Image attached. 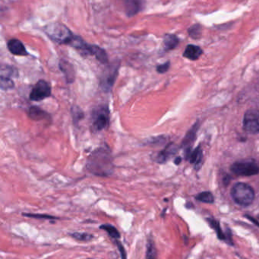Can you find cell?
<instances>
[{
  "label": "cell",
  "mask_w": 259,
  "mask_h": 259,
  "mask_svg": "<svg viewBox=\"0 0 259 259\" xmlns=\"http://www.w3.org/2000/svg\"><path fill=\"white\" fill-rule=\"evenodd\" d=\"M202 53L203 52L202 49L198 46L189 45L184 51L183 56L190 60H197L202 56Z\"/></svg>",
  "instance_id": "cell-15"
},
{
  "label": "cell",
  "mask_w": 259,
  "mask_h": 259,
  "mask_svg": "<svg viewBox=\"0 0 259 259\" xmlns=\"http://www.w3.org/2000/svg\"><path fill=\"white\" fill-rule=\"evenodd\" d=\"M86 168L95 176L109 177L114 170L112 155L108 148L94 150L87 160Z\"/></svg>",
  "instance_id": "cell-1"
},
{
  "label": "cell",
  "mask_w": 259,
  "mask_h": 259,
  "mask_svg": "<svg viewBox=\"0 0 259 259\" xmlns=\"http://www.w3.org/2000/svg\"><path fill=\"white\" fill-rule=\"evenodd\" d=\"M51 95V88L44 80H40L33 87L29 98L32 101H41Z\"/></svg>",
  "instance_id": "cell-8"
},
{
  "label": "cell",
  "mask_w": 259,
  "mask_h": 259,
  "mask_svg": "<svg viewBox=\"0 0 259 259\" xmlns=\"http://www.w3.org/2000/svg\"><path fill=\"white\" fill-rule=\"evenodd\" d=\"M243 128L249 134H259V111L250 109L246 112L243 118Z\"/></svg>",
  "instance_id": "cell-7"
},
{
  "label": "cell",
  "mask_w": 259,
  "mask_h": 259,
  "mask_svg": "<svg viewBox=\"0 0 259 259\" xmlns=\"http://www.w3.org/2000/svg\"><path fill=\"white\" fill-rule=\"evenodd\" d=\"M190 162L196 164V166L199 165V163L202 161V151L200 147H198L195 149L193 152L190 154Z\"/></svg>",
  "instance_id": "cell-23"
},
{
  "label": "cell",
  "mask_w": 259,
  "mask_h": 259,
  "mask_svg": "<svg viewBox=\"0 0 259 259\" xmlns=\"http://www.w3.org/2000/svg\"><path fill=\"white\" fill-rule=\"evenodd\" d=\"M231 170L239 176H252L258 175L259 167L254 161H237L233 164Z\"/></svg>",
  "instance_id": "cell-6"
},
{
  "label": "cell",
  "mask_w": 259,
  "mask_h": 259,
  "mask_svg": "<svg viewBox=\"0 0 259 259\" xmlns=\"http://www.w3.org/2000/svg\"><path fill=\"white\" fill-rule=\"evenodd\" d=\"M59 68L61 71L65 74L66 80L68 83H72L75 80V71L72 65L65 61H61L59 63Z\"/></svg>",
  "instance_id": "cell-16"
},
{
  "label": "cell",
  "mask_w": 259,
  "mask_h": 259,
  "mask_svg": "<svg viewBox=\"0 0 259 259\" xmlns=\"http://www.w3.org/2000/svg\"><path fill=\"white\" fill-rule=\"evenodd\" d=\"M145 259H158V250H157L155 240L152 234H149L147 237Z\"/></svg>",
  "instance_id": "cell-14"
},
{
  "label": "cell",
  "mask_w": 259,
  "mask_h": 259,
  "mask_svg": "<svg viewBox=\"0 0 259 259\" xmlns=\"http://www.w3.org/2000/svg\"><path fill=\"white\" fill-rule=\"evenodd\" d=\"M109 122V109L107 106H100L92 114V127L97 131L108 127Z\"/></svg>",
  "instance_id": "cell-5"
},
{
  "label": "cell",
  "mask_w": 259,
  "mask_h": 259,
  "mask_svg": "<svg viewBox=\"0 0 259 259\" xmlns=\"http://www.w3.org/2000/svg\"><path fill=\"white\" fill-rule=\"evenodd\" d=\"M231 196L236 203L242 206H249L255 199V192L249 184L237 183L231 190Z\"/></svg>",
  "instance_id": "cell-3"
},
{
  "label": "cell",
  "mask_w": 259,
  "mask_h": 259,
  "mask_svg": "<svg viewBox=\"0 0 259 259\" xmlns=\"http://www.w3.org/2000/svg\"><path fill=\"white\" fill-rule=\"evenodd\" d=\"M170 66V62H166V63L162 64V65H158V66L157 67V71L160 73V74H164V73H166L168 71Z\"/></svg>",
  "instance_id": "cell-30"
},
{
  "label": "cell",
  "mask_w": 259,
  "mask_h": 259,
  "mask_svg": "<svg viewBox=\"0 0 259 259\" xmlns=\"http://www.w3.org/2000/svg\"><path fill=\"white\" fill-rule=\"evenodd\" d=\"M70 237H72L77 241L80 242H89L91 241L94 238V235L91 234H88L86 232H73L68 234Z\"/></svg>",
  "instance_id": "cell-20"
},
{
  "label": "cell",
  "mask_w": 259,
  "mask_h": 259,
  "mask_svg": "<svg viewBox=\"0 0 259 259\" xmlns=\"http://www.w3.org/2000/svg\"><path fill=\"white\" fill-rule=\"evenodd\" d=\"M100 229L106 232L109 237H111L114 240H120V237H121L120 231L111 224H103V225H100Z\"/></svg>",
  "instance_id": "cell-18"
},
{
  "label": "cell",
  "mask_w": 259,
  "mask_h": 259,
  "mask_svg": "<svg viewBox=\"0 0 259 259\" xmlns=\"http://www.w3.org/2000/svg\"><path fill=\"white\" fill-rule=\"evenodd\" d=\"M114 242H115V244L117 245V248H118L120 258L121 259H127V254H126V249H125L123 243L120 241V240H114Z\"/></svg>",
  "instance_id": "cell-29"
},
{
  "label": "cell",
  "mask_w": 259,
  "mask_h": 259,
  "mask_svg": "<svg viewBox=\"0 0 259 259\" xmlns=\"http://www.w3.org/2000/svg\"><path fill=\"white\" fill-rule=\"evenodd\" d=\"M8 50L15 56H25L28 55L25 47L19 39H12L8 42Z\"/></svg>",
  "instance_id": "cell-11"
},
{
  "label": "cell",
  "mask_w": 259,
  "mask_h": 259,
  "mask_svg": "<svg viewBox=\"0 0 259 259\" xmlns=\"http://www.w3.org/2000/svg\"><path fill=\"white\" fill-rule=\"evenodd\" d=\"M44 31L52 40L59 44L69 45L75 36L66 26L60 23L48 24L44 27Z\"/></svg>",
  "instance_id": "cell-2"
},
{
  "label": "cell",
  "mask_w": 259,
  "mask_h": 259,
  "mask_svg": "<svg viewBox=\"0 0 259 259\" xmlns=\"http://www.w3.org/2000/svg\"><path fill=\"white\" fill-rule=\"evenodd\" d=\"M180 162H181L180 157H177V158H176V160H175V164H179V163H180Z\"/></svg>",
  "instance_id": "cell-31"
},
{
  "label": "cell",
  "mask_w": 259,
  "mask_h": 259,
  "mask_svg": "<svg viewBox=\"0 0 259 259\" xmlns=\"http://www.w3.org/2000/svg\"><path fill=\"white\" fill-rule=\"evenodd\" d=\"M88 49L86 52V55H91V56H95L96 59L102 64H107L109 62L108 56L106 51L103 49L100 48L98 46L91 45L88 44Z\"/></svg>",
  "instance_id": "cell-10"
},
{
  "label": "cell",
  "mask_w": 259,
  "mask_h": 259,
  "mask_svg": "<svg viewBox=\"0 0 259 259\" xmlns=\"http://www.w3.org/2000/svg\"><path fill=\"white\" fill-rule=\"evenodd\" d=\"M176 150H177V149H176L174 144H173V143L169 144L164 150L161 151L157 154L156 157H155V161L158 163H164L172 155L176 153Z\"/></svg>",
  "instance_id": "cell-12"
},
{
  "label": "cell",
  "mask_w": 259,
  "mask_h": 259,
  "mask_svg": "<svg viewBox=\"0 0 259 259\" xmlns=\"http://www.w3.org/2000/svg\"><path fill=\"white\" fill-rule=\"evenodd\" d=\"M27 114H28L29 118L33 121H43V120L50 118V115L47 112L36 106L30 107Z\"/></svg>",
  "instance_id": "cell-13"
},
{
  "label": "cell",
  "mask_w": 259,
  "mask_h": 259,
  "mask_svg": "<svg viewBox=\"0 0 259 259\" xmlns=\"http://www.w3.org/2000/svg\"><path fill=\"white\" fill-rule=\"evenodd\" d=\"M0 88L3 91H9L15 88V83L12 81V79L9 77L1 76L0 78Z\"/></svg>",
  "instance_id": "cell-27"
},
{
  "label": "cell",
  "mask_w": 259,
  "mask_h": 259,
  "mask_svg": "<svg viewBox=\"0 0 259 259\" xmlns=\"http://www.w3.org/2000/svg\"><path fill=\"white\" fill-rule=\"evenodd\" d=\"M196 199L199 202H204V203L211 204L214 202V196L211 192H202L196 196Z\"/></svg>",
  "instance_id": "cell-22"
},
{
  "label": "cell",
  "mask_w": 259,
  "mask_h": 259,
  "mask_svg": "<svg viewBox=\"0 0 259 259\" xmlns=\"http://www.w3.org/2000/svg\"><path fill=\"white\" fill-rule=\"evenodd\" d=\"M209 225H211V228L214 229V231L217 233V237L220 240H225V241L228 242V243H231L232 242V237H231V234H227L222 231L220 229V224L217 221L212 220V219H209Z\"/></svg>",
  "instance_id": "cell-17"
},
{
  "label": "cell",
  "mask_w": 259,
  "mask_h": 259,
  "mask_svg": "<svg viewBox=\"0 0 259 259\" xmlns=\"http://www.w3.org/2000/svg\"><path fill=\"white\" fill-rule=\"evenodd\" d=\"M18 71L13 67L9 66V65H3L1 68V76L3 77H11L15 76L17 77Z\"/></svg>",
  "instance_id": "cell-26"
},
{
  "label": "cell",
  "mask_w": 259,
  "mask_h": 259,
  "mask_svg": "<svg viewBox=\"0 0 259 259\" xmlns=\"http://www.w3.org/2000/svg\"><path fill=\"white\" fill-rule=\"evenodd\" d=\"M71 115H72V121L75 124H77L84 118L83 112L80 108L76 106L71 107Z\"/></svg>",
  "instance_id": "cell-25"
},
{
  "label": "cell",
  "mask_w": 259,
  "mask_h": 259,
  "mask_svg": "<svg viewBox=\"0 0 259 259\" xmlns=\"http://www.w3.org/2000/svg\"><path fill=\"white\" fill-rule=\"evenodd\" d=\"M24 217L31 218V219H42V220H58L59 218L46 214H33V213H22Z\"/></svg>",
  "instance_id": "cell-24"
},
{
  "label": "cell",
  "mask_w": 259,
  "mask_h": 259,
  "mask_svg": "<svg viewBox=\"0 0 259 259\" xmlns=\"http://www.w3.org/2000/svg\"><path fill=\"white\" fill-rule=\"evenodd\" d=\"M197 126L198 124L193 126V128L187 133V136H186L185 139H184L183 143H182V145L186 146V149L188 148V146L191 145L192 143H193V140L196 138V132L198 131Z\"/></svg>",
  "instance_id": "cell-21"
},
{
  "label": "cell",
  "mask_w": 259,
  "mask_h": 259,
  "mask_svg": "<svg viewBox=\"0 0 259 259\" xmlns=\"http://www.w3.org/2000/svg\"><path fill=\"white\" fill-rule=\"evenodd\" d=\"M125 12L129 18L139 13L144 6L145 0H123Z\"/></svg>",
  "instance_id": "cell-9"
},
{
  "label": "cell",
  "mask_w": 259,
  "mask_h": 259,
  "mask_svg": "<svg viewBox=\"0 0 259 259\" xmlns=\"http://www.w3.org/2000/svg\"><path fill=\"white\" fill-rule=\"evenodd\" d=\"M188 33L193 39H199L202 35V26L199 24H194L189 28Z\"/></svg>",
  "instance_id": "cell-28"
},
{
  "label": "cell",
  "mask_w": 259,
  "mask_h": 259,
  "mask_svg": "<svg viewBox=\"0 0 259 259\" xmlns=\"http://www.w3.org/2000/svg\"><path fill=\"white\" fill-rule=\"evenodd\" d=\"M120 65V62H115L108 65L105 68L100 82V88L104 92H109L114 87L116 79H117V75H118Z\"/></svg>",
  "instance_id": "cell-4"
},
{
  "label": "cell",
  "mask_w": 259,
  "mask_h": 259,
  "mask_svg": "<svg viewBox=\"0 0 259 259\" xmlns=\"http://www.w3.org/2000/svg\"><path fill=\"white\" fill-rule=\"evenodd\" d=\"M179 39L177 36L173 34L165 35L164 38V50L166 51H170V50H174L178 44H179Z\"/></svg>",
  "instance_id": "cell-19"
}]
</instances>
